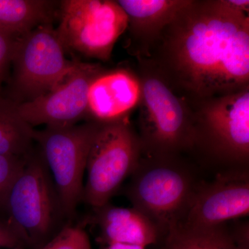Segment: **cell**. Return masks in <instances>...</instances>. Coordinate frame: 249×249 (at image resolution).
<instances>
[{"mask_svg": "<svg viewBox=\"0 0 249 249\" xmlns=\"http://www.w3.org/2000/svg\"><path fill=\"white\" fill-rule=\"evenodd\" d=\"M147 65L196 106L249 87V16L224 0H191L162 31Z\"/></svg>", "mask_w": 249, "mask_h": 249, "instance_id": "cell-1", "label": "cell"}, {"mask_svg": "<svg viewBox=\"0 0 249 249\" xmlns=\"http://www.w3.org/2000/svg\"><path fill=\"white\" fill-rule=\"evenodd\" d=\"M141 72L139 107L142 152L150 157H175L196 145V121L189 104L178 96L150 65Z\"/></svg>", "mask_w": 249, "mask_h": 249, "instance_id": "cell-2", "label": "cell"}, {"mask_svg": "<svg viewBox=\"0 0 249 249\" xmlns=\"http://www.w3.org/2000/svg\"><path fill=\"white\" fill-rule=\"evenodd\" d=\"M3 209L6 224L24 247L40 249L58 232L59 219L65 216L40 154L31 152L11 185Z\"/></svg>", "mask_w": 249, "mask_h": 249, "instance_id": "cell-3", "label": "cell"}, {"mask_svg": "<svg viewBox=\"0 0 249 249\" xmlns=\"http://www.w3.org/2000/svg\"><path fill=\"white\" fill-rule=\"evenodd\" d=\"M196 189L189 170L175 157L149 156L132 174L127 195L165 236L182 220Z\"/></svg>", "mask_w": 249, "mask_h": 249, "instance_id": "cell-4", "label": "cell"}, {"mask_svg": "<svg viewBox=\"0 0 249 249\" xmlns=\"http://www.w3.org/2000/svg\"><path fill=\"white\" fill-rule=\"evenodd\" d=\"M142 152L140 138L127 120L101 124L87 160L83 201L94 209L107 204L137 169Z\"/></svg>", "mask_w": 249, "mask_h": 249, "instance_id": "cell-5", "label": "cell"}, {"mask_svg": "<svg viewBox=\"0 0 249 249\" xmlns=\"http://www.w3.org/2000/svg\"><path fill=\"white\" fill-rule=\"evenodd\" d=\"M53 24L40 26L16 39L13 55L11 96L13 102L33 101L62 83L74 66L67 60Z\"/></svg>", "mask_w": 249, "mask_h": 249, "instance_id": "cell-6", "label": "cell"}, {"mask_svg": "<svg viewBox=\"0 0 249 249\" xmlns=\"http://www.w3.org/2000/svg\"><path fill=\"white\" fill-rule=\"evenodd\" d=\"M101 124L46 127L34 131V142L40 148L67 218L73 217L83 201L85 172L91 143Z\"/></svg>", "mask_w": 249, "mask_h": 249, "instance_id": "cell-7", "label": "cell"}, {"mask_svg": "<svg viewBox=\"0 0 249 249\" xmlns=\"http://www.w3.org/2000/svg\"><path fill=\"white\" fill-rule=\"evenodd\" d=\"M56 31L67 52L106 62L127 30V15L113 0L60 1Z\"/></svg>", "mask_w": 249, "mask_h": 249, "instance_id": "cell-8", "label": "cell"}, {"mask_svg": "<svg viewBox=\"0 0 249 249\" xmlns=\"http://www.w3.org/2000/svg\"><path fill=\"white\" fill-rule=\"evenodd\" d=\"M196 145L214 158L245 164L249 158V87L198 103Z\"/></svg>", "mask_w": 249, "mask_h": 249, "instance_id": "cell-9", "label": "cell"}, {"mask_svg": "<svg viewBox=\"0 0 249 249\" xmlns=\"http://www.w3.org/2000/svg\"><path fill=\"white\" fill-rule=\"evenodd\" d=\"M104 69L98 64L75 60L74 66L60 84L33 101L14 103L15 109L24 122L34 127H62L85 119L88 91L93 78Z\"/></svg>", "mask_w": 249, "mask_h": 249, "instance_id": "cell-10", "label": "cell"}, {"mask_svg": "<svg viewBox=\"0 0 249 249\" xmlns=\"http://www.w3.org/2000/svg\"><path fill=\"white\" fill-rule=\"evenodd\" d=\"M249 213V178L246 171L219 175L196 189L182 220L190 227H214Z\"/></svg>", "mask_w": 249, "mask_h": 249, "instance_id": "cell-11", "label": "cell"}, {"mask_svg": "<svg viewBox=\"0 0 249 249\" xmlns=\"http://www.w3.org/2000/svg\"><path fill=\"white\" fill-rule=\"evenodd\" d=\"M142 96L138 75L124 68L103 70L90 85L85 119L101 124L127 120Z\"/></svg>", "mask_w": 249, "mask_h": 249, "instance_id": "cell-12", "label": "cell"}, {"mask_svg": "<svg viewBox=\"0 0 249 249\" xmlns=\"http://www.w3.org/2000/svg\"><path fill=\"white\" fill-rule=\"evenodd\" d=\"M191 0H116L127 15L136 55L146 58L162 31Z\"/></svg>", "mask_w": 249, "mask_h": 249, "instance_id": "cell-13", "label": "cell"}, {"mask_svg": "<svg viewBox=\"0 0 249 249\" xmlns=\"http://www.w3.org/2000/svg\"><path fill=\"white\" fill-rule=\"evenodd\" d=\"M96 211V221L103 240L107 244H127L146 248L162 235L151 219L134 208L106 204Z\"/></svg>", "mask_w": 249, "mask_h": 249, "instance_id": "cell-14", "label": "cell"}, {"mask_svg": "<svg viewBox=\"0 0 249 249\" xmlns=\"http://www.w3.org/2000/svg\"><path fill=\"white\" fill-rule=\"evenodd\" d=\"M165 249H249L248 225L190 227L178 224L164 238Z\"/></svg>", "mask_w": 249, "mask_h": 249, "instance_id": "cell-15", "label": "cell"}, {"mask_svg": "<svg viewBox=\"0 0 249 249\" xmlns=\"http://www.w3.org/2000/svg\"><path fill=\"white\" fill-rule=\"evenodd\" d=\"M60 1L0 0V30L18 38L58 19Z\"/></svg>", "mask_w": 249, "mask_h": 249, "instance_id": "cell-16", "label": "cell"}, {"mask_svg": "<svg viewBox=\"0 0 249 249\" xmlns=\"http://www.w3.org/2000/svg\"><path fill=\"white\" fill-rule=\"evenodd\" d=\"M34 131L18 115L14 103L0 96V156L29 155Z\"/></svg>", "mask_w": 249, "mask_h": 249, "instance_id": "cell-17", "label": "cell"}, {"mask_svg": "<svg viewBox=\"0 0 249 249\" xmlns=\"http://www.w3.org/2000/svg\"><path fill=\"white\" fill-rule=\"evenodd\" d=\"M40 249H91L89 236L79 226L62 227Z\"/></svg>", "mask_w": 249, "mask_h": 249, "instance_id": "cell-18", "label": "cell"}, {"mask_svg": "<svg viewBox=\"0 0 249 249\" xmlns=\"http://www.w3.org/2000/svg\"><path fill=\"white\" fill-rule=\"evenodd\" d=\"M31 153L26 156H0V209L4 208L10 188L24 168Z\"/></svg>", "mask_w": 249, "mask_h": 249, "instance_id": "cell-19", "label": "cell"}, {"mask_svg": "<svg viewBox=\"0 0 249 249\" xmlns=\"http://www.w3.org/2000/svg\"><path fill=\"white\" fill-rule=\"evenodd\" d=\"M16 37L0 30V96L14 55Z\"/></svg>", "mask_w": 249, "mask_h": 249, "instance_id": "cell-20", "label": "cell"}, {"mask_svg": "<svg viewBox=\"0 0 249 249\" xmlns=\"http://www.w3.org/2000/svg\"><path fill=\"white\" fill-rule=\"evenodd\" d=\"M224 1L232 9L245 13V14H249V0H224Z\"/></svg>", "mask_w": 249, "mask_h": 249, "instance_id": "cell-21", "label": "cell"}, {"mask_svg": "<svg viewBox=\"0 0 249 249\" xmlns=\"http://www.w3.org/2000/svg\"><path fill=\"white\" fill-rule=\"evenodd\" d=\"M106 249H145L142 246L127 245V244H110Z\"/></svg>", "mask_w": 249, "mask_h": 249, "instance_id": "cell-22", "label": "cell"}, {"mask_svg": "<svg viewBox=\"0 0 249 249\" xmlns=\"http://www.w3.org/2000/svg\"><path fill=\"white\" fill-rule=\"evenodd\" d=\"M0 235H15V232L11 230L6 222L0 221ZM18 237V236H17Z\"/></svg>", "mask_w": 249, "mask_h": 249, "instance_id": "cell-23", "label": "cell"}, {"mask_svg": "<svg viewBox=\"0 0 249 249\" xmlns=\"http://www.w3.org/2000/svg\"></svg>", "mask_w": 249, "mask_h": 249, "instance_id": "cell-24", "label": "cell"}]
</instances>
